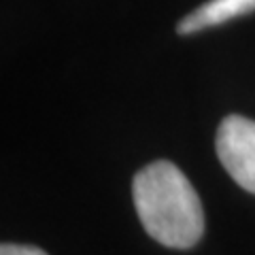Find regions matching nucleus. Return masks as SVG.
<instances>
[{
    "label": "nucleus",
    "instance_id": "f257e3e1",
    "mask_svg": "<svg viewBox=\"0 0 255 255\" xmlns=\"http://www.w3.org/2000/svg\"><path fill=\"white\" fill-rule=\"evenodd\" d=\"M134 206L151 238L174 249H189L202 238L204 213L196 189L177 166L153 162L132 183Z\"/></svg>",
    "mask_w": 255,
    "mask_h": 255
},
{
    "label": "nucleus",
    "instance_id": "f03ea898",
    "mask_svg": "<svg viewBox=\"0 0 255 255\" xmlns=\"http://www.w3.org/2000/svg\"><path fill=\"white\" fill-rule=\"evenodd\" d=\"M219 162L243 189L255 194V122L230 115L221 122L215 140Z\"/></svg>",
    "mask_w": 255,
    "mask_h": 255
},
{
    "label": "nucleus",
    "instance_id": "7ed1b4c3",
    "mask_svg": "<svg viewBox=\"0 0 255 255\" xmlns=\"http://www.w3.org/2000/svg\"><path fill=\"white\" fill-rule=\"evenodd\" d=\"M255 11V0H209L194 13L183 17L177 26L179 34H196L200 30L219 26L234 17Z\"/></svg>",
    "mask_w": 255,
    "mask_h": 255
},
{
    "label": "nucleus",
    "instance_id": "20e7f679",
    "mask_svg": "<svg viewBox=\"0 0 255 255\" xmlns=\"http://www.w3.org/2000/svg\"><path fill=\"white\" fill-rule=\"evenodd\" d=\"M0 255H47L43 249L32 245H13V243H4L0 247Z\"/></svg>",
    "mask_w": 255,
    "mask_h": 255
}]
</instances>
